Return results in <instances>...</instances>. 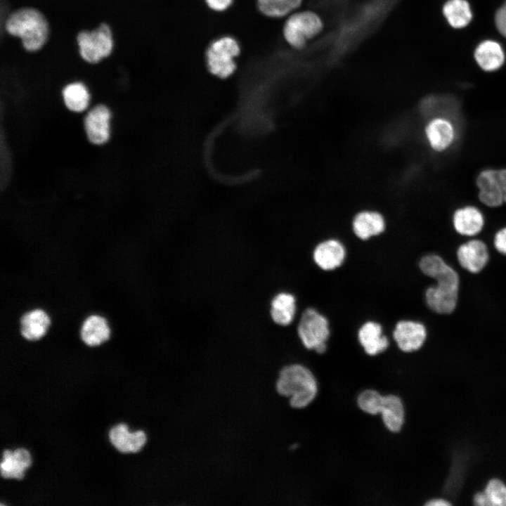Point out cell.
<instances>
[{"mask_svg":"<svg viewBox=\"0 0 506 506\" xmlns=\"http://www.w3.org/2000/svg\"><path fill=\"white\" fill-rule=\"evenodd\" d=\"M32 458L29 451L24 448L13 450H4L0 463L1 476L4 479H22L25 471L30 466Z\"/></svg>","mask_w":506,"mask_h":506,"instance_id":"2e32d148","label":"cell"},{"mask_svg":"<svg viewBox=\"0 0 506 506\" xmlns=\"http://www.w3.org/2000/svg\"><path fill=\"white\" fill-rule=\"evenodd\" d=\"M302 0H257L259 11L266 17L283 18L296 10Z\"/></svg>","mask_w":506,"mask_h":506,"instance_id":"484cf974","label":"cell"},{"mask_svg":"<svg viewBox=\"0 0 506 506\" xmlns=\"http://www.w3.org/2000/svg\"><path fill=\"white\" fill-rule=\"evenodd\" d=\"M457 257L460 266L474 273L481 271L489 258L486 245L479 240H470L460 245Z\"/></svg>","mask_w":506,"mask_h":506,"instance_id":"4fadbf2b","label":"cell"},{"mask_svg":"<svg viewBox=\"0 0 506 506\" xmlns=\"http://www.w3.org/2000/svg\"><path fill=\"white\" fill-rule=\"evenodd\" d=\"M494 245L500 253L506 255V227L499 230L496 233Z\"/></svg>","mask_w":506,"mask_h":506,"instance_id":"4dcf8cb0","label":"cell"},{"mask_svg":"<svg viewBox=\"0 0 506 506\" xmlns=\"http://www.w3.org/2000/svg\"><path fill=\"white\" fill-rule=\"evenodd\" d=\"M498 176L502 192L504 202L506 203V167L498 169Z\"/></svg>","mask_w":506,"mask_h":506,"instance_id":"d6a6232c","label":"cell"},{"mask_svg":"<svg viewBox=\"0 0 506 506\" xmlns=\"http://www.w3.org/2000/svg\"><path fill=\"white\" fill-rule=\"evenodd\" d=\"M429 277L436 281V285L429 287L425 292L428 306L438 313H451L458 301V274L443 260L434 268Z\"/></svg>","mask_w":506,"mask_h":506,"instance_id":"3957f363","label":"cell"},{"mask_svg":"<svg viewBox=\"0 0 506 506\" xmlns=\"http://www.w3.org/2000/svg\"><path fill=\"white\" fill-rule=\"evenodd\" d=\"M110 118V110L103 105H98L88 112L84 119V127L91 143L100 145L109 140Z\"/></svg>","mask_w":506,"mask_h":506,"instance_id":"8fae6325","label":"cell"},{"mask_svg":"<svg viewBox=\"0 0 506 506\" xmlns=\"http://www.w3.org/2000/svg\"><path fill=\"white\" fill-rule=\"evenodd\" d=\"M6 32L21 40L23 48L30 52L40 50L48 37V24L39 10L25 7L12 12L6 20Z\"/></svg>","mask_w":506,"mask_h":506,"instance_id":"6da1fadb","label":"cell"},{"mask_svg":"<svg viewBox=\"0 0 506 506\" xmlns=\"http://www.w3.org/2000/svg\"><path fill=\"white\" fill-rule=\"evenodd\" d=\"M474 57L479 67L488 72L499 70L505 61L502 46L493 39L481 41L474 49Z\"/></svg>","mask_w":506,"mask_h":506,"instance_id":"5bb4252c","label":"cell"},{"mask_svg":"<svg viewBox=\"0 0 506 506\" xmlns=\"http://www.w3.org/2000/svg\"><path fill=\"white\" fill-rule=\"evenodd\" d=\"M234 0H205L207 6L216 12H224L233 4Z\"/></svg>","mask_w":506,"mask_h":506,"instance_id":"f546056e","label":"cell"},{"mask_svg":"<svg viewBox=\"0 0 506 506\" xmlns=\"http://www.w3.org/2000/svg\"><path fill=\"white\" fill-rule=\"evenodd\" d=\"M474 502L476 505L491 506L490 502L485 492L476 493L474 497Z\"/></svg>","mask_w":506,"mask_h":506,"instance_id":"1f68e13d","label":"cell"},{"mask_svg":"<svg viewBox=\"0 0 506 506\" xmlns=\"http://www.w3.org/2000/svg\"><path fill=\"white\" fill-rule=\"evenodd\" d=\"M384 401V396L373 389L362 391L357 398L358 407L370 415L380 414Z\"/></svg>","mask_w":506,"mask_h":506,"instance_id":"4316f807","label":"cell"},{"mask_svg":"<svg viewBox=\"0 0 506 506\" xmlns=\"http://www.w3.org/2000/svg\"><path fill=\"white\" fill-rule=\"evenodd\" d=\"M495 24L498 32L506 38V7L502 6L495 13Z\"/></svg>","mask_w":506,"mask_h":506,"instance_id":"f1b7e54d","label":"cell"},{"mask_svg":"<svg viewBox=\"0 0 506 506\" xmlns=\"http://www.w3.org/2000/svg\"><path fill=\"white\" fill-rule=\"evenodd\" d=\"M64 102L68 109L82 112L89 105L90 94L86 86L81 82H72L63 89Z\"/></svg>","mask_w":506,"mask_h":506,"instance_id":"d4e9b609","label":"cell"},{"mask_svg":"<svg viewBox=\"0 0 506 506\" xmlns=\"http://www.w3.org/2000/svg\"><path fill=\"white\" fill-rule=\"evenodd\" d=\"M110 335V329L105 318L99 315H91L83 322L80 330V337L89 346H96L106 342Z\"/></svg>","mask_w":506,"mask_h":506,"instance_id":"44dd1931","label":"cell"},{"mask_svg":"<svg viewBox=\"0 0 506 506\" xmlns=\"http://www.w3.org/2000/svg\"><path fill=\"white\" fill-rule=\"evenodd\" d=\"M108 439L112 446L122 453H135L141 450L146 443V434L143 430L129 432L126 424L113 426L108 432Z\"/></svg>","mask_w":506,"mask_h":506,"instance_id":"7c38bea8","label":"cell"},{"mask_svg":"<svg viewBox=\"0 0 506 506\" xmlns=\"http://www.w3.org/2000/svg\"><path fill=\"white\" fill-rule=\"evenodd\" d=\"M393 337L401 351L413 352L423 345L427 337V330L419 322L400 320L395 326Z\"/></svg>","mask_w":506,"mask_h":506,"instance_id":"30bf717a","label":"cell"},{"mask_svg":"<svg viewBox=\"0 0 506 506\" xmlns=\"http://www.w3.org/2000/svg\"><path fill=\"white\" fill-rule=\"evenodd\" d=\"M346 257V250L341 242L329 239L320 242L314 249L313 259L324 271H332L340 266Z\"/></svg>","mask_w":506,"mask_h":506,"instance_id":"9a60e30c","label":"cell"},{"mask_svg":"<svg viewBox=\"0 0 506 506\" xmlns=\"http://www.w3.org/2000/svg\"><path fill=\"white\" fill-rule=\"evenodd\" d=\"M241 47L233 37L223 36L213 41L206 51L209 72L221 79L231 77L236 71V58L240 55Z\"/></svg>","mask_w":506,"mask_h":506,"instance_id":"277c9868","label":"cell"},{"mask_svg":"<svg viewBox=\"0 0 506 506\" xmlns=\"http://www.w3.org/2000/svg\"><path fill=\"white\" fill-rule=\"evenodd\" d=\"M380 415L384 424L390 432H399L405 417L404 407L401 398L393 394L384 396Z\"/></svg>","mask_w":506,"mask_h":506,"instance_id":"603a6c76","label":"cell"},{"mask_svg":"<svg viewBox=\"0 0 506 506\" xmlns=\"http://www.w3.org/2000/svg\"><path fill=\"white\" fill-rule=\"evenodd\" d=\"M20 324L22 336L27 340L36 341L46 334L50 325V318L44 310L36 309L25 313Z\"/></svg>","mask_w":506,"mask_h":506,"instance_id":"ffe728a7","label":"cell"},{"mask_svg":"<svg viewBox=\"0 0 506 506\" xmlns=\"http://www.w3.org/2000/svg\"><path fill=\"white\" fill-rule=\"evenodd\" d=\"M277 391L290 397V404L294 408L309 406L316 398L318 385L311 371L306 367L293 364L283 368L276 382Z\"/></svg>","mask_w":506,"mask_h":506,"instance_id":"7a4b0ae2","label":"cell"},{"mask_svg":"<svg viewBox=\"0 0 506 506\" xmlns=\"http://www.w3.org/2000/svg\"><path fill=\"white\" fill-rule=\"evenodd\" d=\"M491 506L506 505V486L498 479H492L484 491Z\"/></svg>","mask_w":506,"mask_h":506,"instance_id":"83f0119b","label":"cell"},{"mask_svg":"<svg viewBox=\"0 0 506 506\" xmlns=\"http://www.w3.org/2000/svg\"><path fill=\"white\" fill-rule=\"evenodd\" d=\"M296 311V300L290 293L278 294L271 304V316L273 320L280 325H287L292 320Z\"/></svg>","mask_w":506,"mask_h":506,"instance_id":"cb8c5ba5","label":"cell"},{"mask_svg":"<svg viewBox=\"0 0 506 506\" xmlns=\"http://www.w3.org/2000/svg\"><path fill=\"white\" fill-rule=\"evenodd\" d=\"M352 227L358 238L366 240L384 231L385 221L382 215L377 212L363 211L355 216Z\"/></svg>","mask_w":506,"mask_h":506,"instance_id":"d6986e66","label":"cell"},{"mask_svg":"<svg viewBox=\"0 0 506 506\" xmlns=\"http://www.w3.org/2000/svg\"><path fill=\"white\" fill-rule=\"evenodd\" d=\"M476 186L478 188V198L485 206L495 208L504 203L498 169H482L476 176Z\"/></svg>","mask_w":506,"mask_h":506,"instance_id":"9c48e42d","label":"cell"},{"mask_svg":"<svg viewBox=\"0 0 506 506\" xmlns=\"http://www.w3.org/2000/svg\"><path fill=\"white\" fill-rule=\"evenodd\" d=\"M323 22L318 15L311 11L294 13L283 23V37L288 45L299 49L310 38L318 34Z\"/></svg>","mask_w":506,"mask_h":506,"instance_id":"52a82bcc","label":"cell"},{"mask_svg":"<svg viewBox=\"0 0 506 506\" xmlns=\"http://www.w3.org/2000/svg\"><path fill=\"white\" fill-rule=\"evenodd\" d=\"M297 332L303 345L308 349H313L323 353L327 349L326 342L330 336L327 319L317 310L306 309L302 313Z\"/></svg>","mask_w":506,"mask_h":506,"instance_id":"8992f818","label":"cell"},{"mask_svg":"<svg viewBox=\"0 0 506 506\" xmlns=\"http://www.w3.org/2000/svg\"><path fill=\"white\" fill-rule=\"evenodd\" d=\"M503 6L506 7V1H505V4H504Z\"/></svg>","mask_w":506,"mask_h":506,"instance_id":"e575fe53","label":"cell"},{"mask_svg":"<svg viewBox=\"0 0 506 506\" xmlns=\"http://www.w3.org/2000/svg\"><path fill=\"white\" fill-rule=\"evenodd\" d=\"M428 506H447L450 503L443 499H433L426 503Z\"/></svg>","mask_w":506,"mask_h":506,"instance_id":"836d02e7","label":"cell"},{"mask_svg":"<svg viewBox=\"0 0 506 506\" xmlns=\"http://www.w3.org/2000/svg\"><path fill=\"white\" fill-rule=\"evenodd\" d=\"M424 134L430 148L441 153L449 150L455 143L458 131L453 119L446 115H439L427 122Z\"/></svg>","mask_w":506,"mask_h":506,"instance_id":"ba28073f","label":"cell"},{"mask_svg":"<svg viewBox=\"0 0 506 506\" xmlns=\"http://www.w3.org/2000/svg\"><path fill=\"white\" fill-rule=\"evenodd\" d=\"M455 230L462 235L473 236L478 234L484 225V217L479 208L466 205L458 208L453 215Z\"/></svg>","mask_w":506,"mask_h":506,"instance_id":"e0dca14e","label":"cell"},{"mask_svg":"<svg viewBox=\"0 0 506 506\" xmlns=\"http://www.w3.org/2000/svg\"><path fill=\"white\" fill-rule=\"evenodd\" d=\"M358 339L365 352L370 356L382 353L389 346V340L383 335L382 325L375 321H367L361 326Z\"/></svg>","mask_w":506,"mask_h":506,"instance_id":"ac0fdd59","label":"cell"},{"mask_svg":"<svg viewBox=\"0 0 506 506\" xmlns=\"http://www.w3.org/2000/svg\"><path fill=\"white\" fill-rule=\"evenodd\" d=\"M76 40L81 58L89 63L100 62L113 50L112 32L106 23L100 24L93 30L79 32Z\"/></svg>","mask_w":506,"mask_h":506,"instance_id":"5b68a950","label":"cell"},{"mask_svg":"<svg viewBox=\"0 0 506 506\" xmlns=\"http://www.w3.org/2000/svg\"><path fill=\"white\" fill-rule=\"evenodd\" d=\"M442 12L447 22L455 29L466 27L473 18L471 6L467 0H448Z\"/></svg>","mask_w":506,"mask_h":506,"instance_id":"7402d4cb","label":"cell"}]
</instances>
